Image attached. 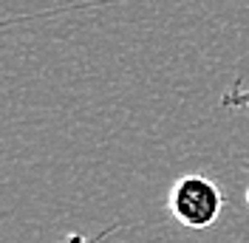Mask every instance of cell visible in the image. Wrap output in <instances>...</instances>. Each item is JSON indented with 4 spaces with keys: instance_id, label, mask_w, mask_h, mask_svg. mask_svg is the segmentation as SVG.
<instances>
[{
    "instance_id": "obj_4",
    "label": "cell",
    "mask_w": 249,
    "mask_h": 243,
    "mask_svg": "<svg viewBox=\"0 0 249 243\" xmlns=\"http://www.w3.org/2000/svg\"><path fill=\"white\" fill-rule=\"evenodd\" d=\"M247 204H249V190H247Z\"/></svg>"
},
{
    "instance_id": "obj_1",
    "label": "cell",
    "mask_w": 249,
    "mask_h": 243,
    "mask_svg": "<svg viewBox=\"0 0 249 243\" xmlns=\"http://www.w3.org/2000/svg\"><path fill=\"white\" fill-rule=\"evenodd\" d=\"M167 209L181 226L207 229L221 218L224 192L213 178H207L201 173H187L173 181L167 192Z\"/></svg>"
},
{
    "instance_id": "obj_3",
    "label": "cell",
    "mask_w": 249,
    "mask_h": 243,
    "mask_svg": "<svg viewBox=\"0 0 249 243\" xmlns=\"http://www.w3.org/2000/svg\"><path fill=\"white\" fill-rule=\"evenodd\" d=\"M110 232H113V229H105V232H102V235H96V238L79 235V232H68V235H65V243H102V241L110 235Z\"/></svg>"
},
{
    "instance_id": "obj_2",
    "label": "cell",
    "mask_w": 249,
    "mask_h": 243,
    "mask_svg": "<svg viewBox=\"0 0 249 243\" xmlns=\"http://www.w3.org/2000/svg\"><path fill=\"white\" fill-rule=\"evenodd\" d=\"M221 105L224 107H249V88H244L241 82H235L232 88L221 96Z\"/></svg>"
}]
</instances>
